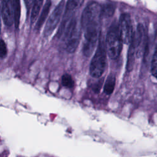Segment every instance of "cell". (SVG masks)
I'll use <instances>...</instances> for the list:
<instances>
[{
  "label": "cell",
  "mask_w": 157,
  "mask_h": 157,
  "mask_svg": "<svg viewBox=\"0 0 157 157\" xmlns=\"http://www.w3.org/2000/svg\"><path fill=\"white\" fill-rule=\"evenodd\" d=\"M101 18V6L97 2H88L85 7L80 20V26L84 36L98 34Z\"/></svg>",
  "instance_id": "obj_1"
},
{
  "label": "cell",
  "mask_w": 157,
  "mask_h": 157,
  "mask_svg": "<svg viewBox=\"0 0 157 157\" xmlns=\"http://www.w3.org/2000/svg\"><path fill=\"white\" fill-rule=\"evenodd\" d=\"M123 41L119 31L118 25L113 22L109 28L105 37V51L109 57L112 59H117L122 49Z\"/></svg>",
  "instance_id": "obj_2"
},
{
  "label": "cell",
  "mask_w": 157,
  "mask_h": 157,
  "mask_svg": "<svg viewBox=\"0 0 157 157\" xmlns=\"http://www.w3.org/2000/svg\"><path fill=\"white\" fill-rule=\"evenodd\" d=\"M106 54L105 47L100 36L99 45L90 63V74L93 77L99 78L104 73L106 66Z\"/></svg>",
  "instance_id": "obj_3"
},
{
  "label": "cell",
  "mask_w": 157,
  "mask_h": 157,
  "mask_svg": "<svg viewBox=\"0 0 157 157\" xmlns=\"http://www.w3.org/2000/svg\"><path fill=\"white\" fill-rule=\"evenodd\" d=\"M118 28L123 43L130 44L133 33L131 18L129 13H123L121 15Z\"/></svg>",
  "instance_id": "obj_4"
},
{
  "label": "cell",
  "mask_w": 157,
  "mask_h": 157,
  "mask_svg": "<svg viewBox=\"0 0 157 157\" xmlns=\"http://www.w3.org/2000/svg\"><path fill=\"white\" fill-rule=\"evenodd\" d=\"M64 6V1H62L55 7L54 10L52 12V14L49 17L47 21L45 24L44 31V36L48 37L52 34L53 31L55 29L57 26L62 13L63 11V8Z\"/></svg>",
  "instance_id": "obj_5"
},
{
  "label": "cell",
  "mask_w": 157,
  "mask_h": 157,
  "mask_svg": "<svg viewBox=\"0 0 157 157\" xmlns=\"http://www.w3.org/2000/svg\"><path fill=\"white\" fill-rule=\"evenodd\" d=\"M81 29V26H79L77 23L66 39V50L67 52L72 53L76 50L80 42Z\"/></svg>",
  "instance_id": "obj_6"
},
{
  "label": "cell",
  "mask_w": 157,
  "mask_h": 157,
  "mask_svg": "<svg viewBox=\"0 0 157 157\" xmlns=\"http://www.w3.org/2000/svg\"><path fill=\"white\" fill-rule=\"evenodd\" d=\"M1 15L4 24L7 26H11L13 24V18L10 7L7 1H2L1 2Z\"/></svg>",
  "instance_id": "obj_7"
},
{
  "label": "cell",
  "mask_w": 157,
  "mask_h": 157,
  "mask_svg": "<svg viewBox=\"0 0 157 157\" xmlns=\"http://www.w3.org/2000/svg\"><path fill=\"white\" fill-rule=\"evenodd\" d=\"M52 6V2L50 1H47L44 7H43L42 11L40 13V15L36 23V25L35 26V29L36 31H39L42 26H43L48 15L50 12V9Z\"/></svg>",
  "instance_id": "obj_8"
},
{
  "label": "cell",
  "mask_w": 157,
  "mask_h": 157,
  "mask_svg": "<svg viewBox=\"0 0 157 157\" xmlns=\"http://www.w3.org/2000/svg\"><path fill=\"white\" fill-rule=\"evenodd\" d=\"M136 52V48L134 43L131 41L129 48L128 52L127 57V64H126V69L128 71H131L134 66V61H135V54Z\"/></svg>",
  "instance_id": "obj_9"
},
{
  "label": "cell",
  "mask_w": 157,
  "mask_h": 157,
  "mask_svg": "<svg viewBox=\"0 0 157 157\" xmlns=\"http://www.w3.org/2000/svg\"><path fill=\"white\" fill-rule=\"evenodd\" d=\"M12 2V7L13 13V20L15 26L17 29L18 28L20 25V18L21 14V5L19 1H13Z\"/></svg>",
  "instance_id": "obj_10"
},
{
  "label": "cell",
  "mask_w": 157,
  "mask_h": 157,
  "mask_svg": "<svg viewBox=\"0 0 157 157\" xmlns=\"http://www.w3.org/2000/svg\"><path fill=\"white\" fill-rule=\"evenodd\" d=\"M115 82L116 78L115 75L113 74H109V75L107 77V78L106 79L104 87V91L105 94L109 95L112 93L115 88Z\"/></svg>",
  "instance_id": "obj_11"
},
{
  "label": "cell",
  "mask_w": 157,
  "mask_h": 157,
  "mask_svg": "<svg viewBox=\"0 0 157 157\" xmlns=\"http://www.w3.org/2000/svg\"><path fill=\"white\" fill-rule=\"evenodd\" d=\"M43 4V1H36L34 2L33 6L31 12V17H30V21L31 24H33L37 20L40 9L42 7Z\"/></svg>",
  "instance_id": "obj_12"
},
{
  "label": "cell",
  "mask_w": 157,
  "mask_h": 157,
  "mask_svg": "<svg viewBox=\"0 0 157 157\" xmlns=\"http://www.w3.org/2000/svg\"><path fill=\"white\" fill-rule=\"evenodd\" d=\"M115 10V5L112 2L105 4L101 6V17H112Z\"/></svg>",
  "instance_id": "obj_13"
},
{
  "label": "cell",
  "mask_w": 157,
  "mask_h": 157,
  "mask_svg": "<svg viewBox=\"0 0 157 157\" xmlns=\"http://www.w3.org/2000/svg\"><path fill=\"white\" fill-rule=\"evenodd\" d=\"M151 72L153 76L157 79V47L156 48L155 52L152 58L151 65Z\"/></svg>",
  "instance_id": "obj_14"
},
{
  "label": "cell",
  "mask_w": 157,
  "mask_h": 157,
  "mask_svg": "<svg viewBox=\"0 0 157 157\" xmlns=\"http://www.w3.org/2000/svg\"><path fill=\"white\" fill-rule=\"evenodd\" d=\"M62 84L63 86L67 87V88H72L73 87L74 85V80L72 78V77L67 74H64L62 77Z\"/></svg>",
  "instance_id": "obj_15"
},
{
  "label": "cell",
  "mask_w": 157,
  "mask_h": 157,
  "mask_svg": "<svg viewBox=\"0 0 157 157\" xmlns=\"http://www.w3.org/2000/svg\"><path fill=\"white\" fill-rule=\"evenodd\" d=\"M7 53V48L5 42L2 39H0V57L4 58Z\"/></svg>",
  "instance_id": "obj_16"
},
{
  "label": "cell",
  "mask_w": 157,
  "mask_h": 157,
  "mask_svg": "<svg viewBox=\"0 0 157 157\" xmlns=\"http://www.w3.org/2000/svg\"><path fill=\"white\" fill-rule=\"evenodd\" d=\"M104 79L103 78H101L99 80H98L97 82H96L93 85H92V89L94 91V93H99L102 85V83H103Z\"/></svg>",
  "instance_id": "obj_17"
},
{
  "label": "cell",
  "mask_w": 157,
  "mask_h": 157,
  "mask_svg": "<svg viewBox=\"0 0 157 157\" xmlns=\"http://www.w3.org/2000/svg\"><path fill=\"white\" fill-rule=\"evenodd\" d=\"M155 42L156 44V47H157V30L156 31V34H155Z\"/></svg>",
  "instance_id": "obj_18"
},
{
  "label": "cell",
  "mask_w": 157,
  "mask_h": 157,
  "mask_svg": "<svg viewBox=\"0 0 157 157\" xmlns=\"http://www.w3.org/2000/svg\"><path fill=\"white\" fill-rule=\"evenodd\" d=\"M1 17H0V33H1Z\"/></svg>",
  "instance_id": "obj_19"
}]
</instances>
